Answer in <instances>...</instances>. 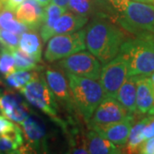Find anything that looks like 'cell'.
I'll return each instance as SVG.
<instances>
[{
    "mask_svg": "<svg viewBox=\"0 0 154 154\" xmlns=\"http://www.w3.org/2000/svg\"><path fill=\"white\" fill-rule=\"evenodd\" d=\"M125 35L120 28L104 18H96L86 29V45L88 51L102 64L119 54Z\"/></svg>",
    "mask_w": 154,
    "mask_h": 154,
    "instance_id": "cell-1",
    "label": "cell"
},
{
    "mask_svg": "<svg viewBox=\"0 0 154 154\" xmlns=\"http://www.w3.org/2000/svg\"><path fill=\"white\" fill-rule=\"evenodd\" d=\"M0 85H1V82H0Z\"/></svg>",
    "mask_w": 154,
    "mask_h": 154,
    "instance_id": "cell-41",
    "label": "cell"
},
{
    "mask_svg": "<svg viewBox=\"0 0 154 154\" xmlns=\"http://www.w3.org/2000/svg\"><path fill=\"white\" fill-rule=\"evenodd\" d=\"M88 22V18L72 12H64L57 21L53 33L64 34L80 30Z\"/></svg>",
    "mask_w": 154,
    "mask_h": 154,
    "instance_id": "cell-18",
    "label": "cell"
},
{
    "mask_svg": "<svg viewBox=\"0 0 154 154\" xmlns=\"http://www.w3.org/2000/svg\"><path fill=\"white\" fill-rule=\"evenodd\" d=\"M142 136L144 140H146L154 136V116H152L151 120L145 126L142 130Z\"/></svg>",
    "mask_w": 154,
    "mask_h": 154,
    "instance_id": "cell-31",
    "label": "cell"
},
{
    "mask_svg": "<svg viewBox=\"0 0 154 154\" xmlns=\"http://www.w3.org/2000/svg\"><path fill=\"white\" fill-rule=\"evenodd\" d=\"M136 92V76H128L116 95V100L133 115L137 113Z\"/></svg>",
    "mask_w": 154,
    "mask_h": 154,
    "instance_id": "cell-17",
    "label": "cell"
},
{
    "mask_svg": "<svg viewBox=\"0 0 154 154\" xmlns=\"http://www.w3.org/2000/svg\"><path fill=\"white\" fill-rule=\"evenodd\" d=\"M74 104L83 119L88 122L104 99V91L97 80L66 74Z\"/></svg>",
    "mask_w": 154,
    "mask_h": 154,
    "instance_id": "cell-4",
    "label": "cell"
},
{
    "mask_svg": "<svg viewBox=\"0 0 154 154\" xmlns=\"http://www.w3.org/2000/svg\"><path fill=\"white\" fill-rule=\"evenodd\" d=\"M19 34L10 32L8 30L0 29V45L3 48L14 51L19 45Z\"/></svg>",
    "mask_w": 154,
    "mask_h": 154,
    "instance_id": "cell-27",
    "label": "cell"
},
{
    "mask_svg": "<svg viewBox=\"0 0 154 154\" xmlns=\"http://www.w3.org/2000/svg\"><path fill=\"white\" fill-rule=\"evenodd\" d=\"M16 126V123H13L8 120V118L4 115H0V134H5L11 131Z\"/></svg>",
    "mask_w": 154,
    "mask_h": 154,
    "instance_id": "cell-30",
    "label": "cell"
},
{
    "mask_svg": "<svg viewBox=\"0 0 154 154\" xmlns=\"http://www.w3.org/2000/svg\"><path fill=\"white\" fill-rule=\"evenodd\" d=\"M151 35H152V38H153V39H154V33H152V34H151Z\"/></svg>",
    "mask_w": 154,
    "mask_h": 154,
    "instance_id": "cell-39",
    "label": "cell"
},
{
    "mask_svg": "<svg viewBox=\"0 0 154 154\" xmlns=\"http://www.w3.org/2000/svg\"><path fill=\"white\" fill-rule=\"evenodd\" d=\"M39 75L38 73L31 70H17L13 72L12 74L5 76L6 83L11 88L21 90L23 87H25L28 83L36 80Z\"/></svg>",
    "mask_w": 154,
    "mask_h": 154,
    "instance_id": "cell-23",
    "label": "cell"
},
{
    "mask_svg": "<svg viewBox=\"0 0 154 154\" xmlns=\"http://www.w3.org/2000/svg\"><path fill=\"white\" fill-rule=\"evenodd\" d=\"M15 71L16 61L12 51L2 47L0 51V73L7 76Z\"/></svg>",
    "mask_w": 154,
    "mask_h": 154,
    "instance_id": "cell-26",
    "label": "cell"
},
{
    "mask_svg": "<svg viewBox=\"0 0 154 154\" xmlns=\"http://www.w3.org/2000/svg\"><path fill=\"white\" fill-rule=\"evenodd\" d=\"M116 12V21L135 36L154 33V5L135 0H108Z\"/></svg>",
    "mask_w": 154,
    "mask_h": 154,
    "instance_id": "cell-2",
    "label": "cell"
},
{
    "mask_svg": "<svg viewBox=\"0 0 154 154\" xmlns=\"http://www.w3.org/2000/svg\"><path fill=\"white\" fill-rule=\"evenodd\" d=\"M133 126L134 116L124 121L105 125H93L90 126V128L94 129L102 137L109 140L115 145L122 148L127 145Z\"/></svg>",
    "mask_w": 154,
    "mask_h": 154,
    "instance_id": "cell-13",
    "label": "cell"
},
{
    "mask_svg": "<svg viewBox=\"0 0 154 154\" xmlns=\"http://www.w3.org/2000/svg\"><path fill=\"white\" fill-rule=\"evenodd\" d=\"M25 0H7L5 3V6L12 11H17V8L22 5Z\"/></svg>",
    "mask_w": 154,
    "mask_h": 154,
    "instance_id": "cell-32",
    "label": "cell"
},
{
    "mask_svg": "<svg viewBox=\"0 0 154 154\" xmlns=\"http://www.w3.org/2000/svg\"><path fill=\"white\" fill-rule=\"evenodd\" d=\"M137 113L146 114L154 108V89L148 76H136Z\"/></svg>",
    "mask_w": 154,
    "mask_h": 154,
    "instance_id": "cell-15",
    "label": "cell"
},
{
    "mask_svg": "<svg viewBox=\"0 0 154 154\" xmlns=\"http://www.w3.org/2000/svg\"><path fill=\"white\" fill-rule=\"evenodd\" d=\"M128 76V65L126 58L118 54L101 69L99 82L104 91V99L116 98L117 93Z\"/></svg>",
    "mask_w": 154,
    "mask_h": 154,
    "instance_id": "cell-7",
    "label": "cell"
},
{
    "mask_svg": "<svg viewBox=\"0 0 154 154\" xmlns=\"http://www.w3.org/2000/svg\"><path fill=\"white\" fill-rule=\"evenodd\" d=\"M149 115H152V116H154V109H152V110H151L150 112L148 113Z\"/></svg>",
    "mask_w": 154,
    "mask_h": 154,
    "instance_id": "cell-37",
    "label": "cell"
},
{
    "mask_svg": "<svg viewBox=\"0 0 154 154\" xmlns=\"http://www.w3.org/2000/svg\"><path fill=\"white\" fill-rule=\"evenodd\" d=\"M19 47L22 51L32 57L38 63L41 61L42 44L39 36L33 32V30H28L21 34Z\"/></svg>",
    "mask_w": 154,
    "mask_h": 154,
    "instance_id": "cell-20",
    "label": "cell"
},
{
    "mask_svg": "<svg viewBox=\"0 0 154 154\" xmlns=\"http://www.w3.org/2000/svg\"><path fill=\"white\" fill-rule=\"evenodd\" d=\"M150 79H151V81H152V85H153V89H154V73L152 74V75H150Z\"/></svg>",
    "mask_w": 154,
    "mask_h": 154,
    "instance_id": "cell-35",
    "label": "cell"
},
{
    "mask_svg": "<svg viewBox=\"0 0 154 154\" xmlns=\"http://www.w3.org/2000/svg\"><path fill=\"white\" fill-rule=\"evenodd\" d=\"M88 153L92 154H117L122 152V147L116 146L110 140L102 137L94 129H91L86 136V144Z\"/></svg>",
    "mask_w": 154,
    "mask_h": 154,
    "instance_id": "cell-16",
    "label": "cell"
},
{
    "mask_svg": "<svg viewBox=\"0 0 154 154\" xmlns=\"http://www.w3.org/2000/svg\"><path fill=\"white\" fill-rule=\"evenodd\" d=\"M66 11V9L55 5L51 4L45 7V16L43 23L40 27V36L43 42L45 43L52 36H54V27L58 18Z\"/></svg>",
    "mask_w": 154,
    "mask_h": 154,
    "instance_id": "cell-19",
    "label": "cell"
},
{
    "mask_svg": "<svg viewBox=\"0 0 154 154\" xmlns=\"http://www.w3.org/2000/svg\"><path fill=\"white\" fill-rule=\"evenodd\" d=\"M139 153L154 154V136L145 140L138 151Z\"/></svg>",
    "mask_w": 154,
    "mask_h": 154,
    "instance_id": "cell-29",
    "label": "cell"
},
{
    "mask_svg": "<svg viewBox=\"0 0 154 154\" xmlns=\"http://www.w3.org/2000/svg\"><path fill=\"white\" fill-rule=\"evenodd\" d=\"M68 8L75 14L88 17L94 13L95 5L94 0H69Z\"/></svg>",
    "mask_w": 154,
    "mask_h": 154,
    "instance_id": "cell-25",
    "label": "cell"
},
{
    "mask_svg": "<svg viewBox=\"0 0 154 154\" xmlns=\"http://www.w3.org/2000/svg\"><path fill=\"white\" fill-rule=\"evenodd\" d=\"M135 1H140V2H144V3H147V4H152L149 0H135Z\"/></svg>",
    "mask_w": 154,
    "mask_h": 154,
    "instance_id": "cell-36",
    "label": "cell"
},
{
    "mask_svg": "<svg viewBox=\"0 0 154 154\" xmlns=\"http://www.w3.org/2000/svg\"><path fill=\"white\" fill-rule=\"evenodd\" d=\"M27 141L20 148V153L45 152L46 150V128L43 120L35 114H30L21 123Z\"/></svg>",
    "mask_w": 154,
    "mask_h": 154,
    "instance_id": "cell-9",
    "label": "cell"
},
{
    "mask_svg": "<svg viewBox=\"0 0 154 154\" xmlns=\"http://www.w3.org/2000/svg\"><path fill=\"white\" fill-rule=\"evenodd\" d=\"M151 118H152V115H149L148 116L138 122L134 126L132 127L126 145L128 152L129 153L138 152L140 146L145 140L142 136V130L145 126L148 123V122L151 120Z\"/></svg>",
    "mask_w": 154,
    "mask_h": 154,
    "instance_id": "cell-22",
    "label": "cell"
},
{
    "mask_svg": "<svg viewBox=\"0 0 154 154\" xmlns=\"http://www.w3.org/2000/svg\"><path fill=\"white\" fill-rule=\"evenodd\" d=\"M37 2H38V4H40L43 7H45V6L50 5V3L51 2V0H37Z\"/></svg>",
    "mask_w": 154,
    "mask_h": 154,
    "instance_id": "cell-34",
    "label": "cell"
},
{
    "mask_svg": "<svg viewBox=\"0 0 154 154\" xmlns=\"http://www.w3.org/2000/svg\"><path fill=\"white\" fill-rule=\"evenodd\" d=\"M119 53L128 62V76H150L154 73V39L151 34L125 39Z\"/></svg>",
    "mask_w": 154,
    "mask_h": 154,
    "instance_id": "cell-3",
    "label": "cell"
},
{
    "mask_svg": "<svg viewBox=\"0 0 154 154\" xmlns=\"http://www.w3.org/2000/svg\"><path fill=\"white\" fill-rule=\"evenodd\" d=\"M58 65L65 74H72L97 81L100 77L102 69L99 59L90 51L84 50L60 59Z\"/></svg>",
    "mask_w": 154,
    "mask_h": 154,
    "instance_id": "cell-8",
    "label": "cell"
},
{
    "mask_svg": "<svg viewBox=\"0 0 154 154\" xmlns=\"http://www.w3.org/2000/svg\"><path fill=\"white\" fill-rule=\"evenodd\" d=\"M0 112L8 119L19 124L31 113L20 95L11 90L0 94Z\"/></svg>",
    "mask_w": 154,
    "mask_h": 154,
    "instance_id": "cell-11",
    "label": "cell"
},
{
    "mask_svg": "<svg viewBox=\"0 0 154 154\" xmlns=\"http://www.w3.org/2000/svg\"><path fill=\"white\" fill-rule=\"evenodd\" d=\"M20 148L11 138L5 134L0 135V153H20Z\"/></svg>",
    "mask_w": 154,
    "mask_h": 154,
    "instance_id": "cell-28",
    "label": "cell"
},
{
    "mask_svg": "<svg viewBox=\"0 0 154 154\" xmlns=\"http://www.w3.org/2000/svg\"><path fill=\"white\" fill-rule=\"evenodd\" d=\"M20 92L31 105L49 116L51 119L60 122L57 116V99L48 87L45 77L40 76L30 82Z\"/></svg>",
    "mask_w": 154,
    "mask_h": 154,
    "instance_id": "cell-6",
    "label": "cell"
},
{
    "mask_svg": "<svg viewBox=\"0 0 154 154\" xmlns=\"http://www.w3.org/2000/svg\"><path fill=\"white\" fill-rule=\"evenodd\" d=\"M45 80L48 87L58 101L67 110L72 111L75 109L71 97L69 83L65 75L57 69L47 68L45 70Z\"/></svg>",
    "mask_w": 154,
    "mask_h": 154,
    "instance_id": "cell-12",
    "label": "cell"
},
{
    "mask_svg": "<svg viewBox=\"0 0 154 154\" xmlns=\"http://www.w3.org/2000/svg\"><path fill=\"white\" fill-rule=\"evenodd\" d=\"M0 29L8 30L19 35L29 30L27 25L17 20L14 11L9 10L2 0H0Z\"/></svg>",
    "mask_w": 154,
    "mask_h": 154,
    "instance_id": "cell-21",
    "label": "cell"
},
{
    "mask_svg": "<svg viewBox=\"0 0 154 154\" xmlns=\"http://www.w3.org/2000/svg\"><path fill=\"white\" fill-rule=\"evenodd\" d=\"M51 2H52V4H55L57 5L67 8L69 5V0H51Z\"/></svg>",
    "mask_w": 154,
    "mask_h": 154,
    "instance_id": "cell-33",
    "label": "cell"
},
{
    "mask_svg": "<svg viewBox=\"0 0 154 154\" xmlns=\"http://www.w3.org/2000/svg\"><path fill=\"white\" fill-rule=\"evenodd\" d=\"M151 3H152V5H153V2H154V0H149Z\"/></svg>",
    "mask_w": 154,
    "mask_h": 154,
    "instance_id": "cell-38",
    "label": "cell"
},
{
    "mask_svg": "<svg viewBox=\"0 0 154 154\" xmlns=\"http://www.w3.org/2000/svg\"><path fill=\"white\" fill-rule=\"evenodd\" d=\"M114 98H105L95 110L88 122L89 127L93 125H105L124 121L133 116Z\"/></svg>",
    "mask_w": 154,
    "mask_h": 154,
    "instance_id": "cell-10",
    "label": "cell"
},
{
    "mask_svg": "<svg viewBox=\"0 0 154 154\" xmlns=\"http://www.w3.org/2000/svg\"><path fill=\"white\" fill-rule=\"evenodd\" d=\"M86 30L64 34H57L48 40L45 51V59L50 63L56 62L81 51L86 48Z\"/></svg>",
    "mask_w": 154,
    "mask_h": 154,
    "instance_id": "cell-5",
    "label": "cell"
},
{
    "mask_svg": "<svg viewBox=\"0 0 154 154\" xmlns=\"http://www.w3.org/2000/svg\"><path fill=\"white\" fill-rule=\"evenodd\" d=\"M45 16V8L37 0H25L17 8L16 17L19 22L27 25L29 30L36 31L41 27Z\"/></svg>",
    "mask_w": 154,
    "mask_h": 154,
    "instance_id": "cell-14",
    "label": "cell"
},
{
    "mask_svg": "<svg viewBox=\"0 0 154 154\" xmlns=\"http://www.w3.org/2000/svg\"><path fill=\"white\" fill-rule=\"evenodd\" d=\"M153 5H154V2H153Z\"/></svg>",
    "mask_w": 154,
    "mask_h": 154,
    "instance_id": "cell-42",
    "label": "cell"
},
{
    "mask_svg": "<svg viewBox=\"0 0 154 154\" xmlns=\"http://www.w3.org/2000/svg\"><path fill=\"white\" fill-rule=\"evenodd\" d=\"M12 54L16 61V70H35L39 68L38 62L21 49L12 51Z\"/></svg>",
    "mask_w": 154,
    "mask_h": 154,
    "instance_id": "cell-24",
    "label": "cell"
},
{
    "mask_svg": "<svg viewBox=\"0 0 154 154\" xmlns=\"http://www.w3.org/2000/svg\"><path fill=\"white\" fill-rule=\"evenodd\" d=\"M2 1H4V2H6V1H7V0H2Z\"/></svg>",
    "mask_w": 154,
    "mask_h": 154,
    "instance_id": "cell-40",
    "label": "cell"
}]
</instances>
